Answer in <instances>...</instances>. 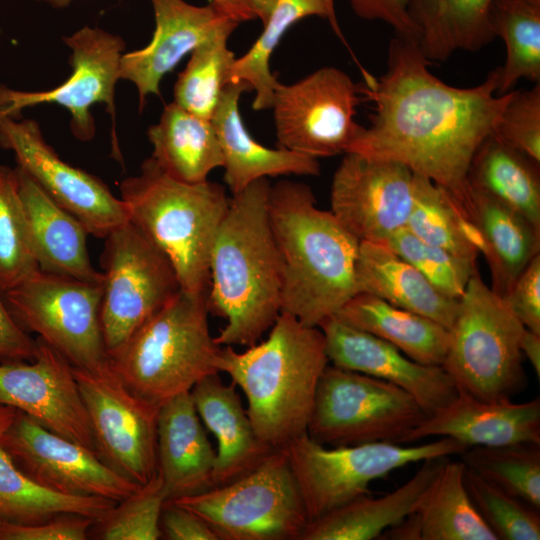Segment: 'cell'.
I'll list each match as a JSON object with an SVG mask.
<instances>
[{
	"label": "cell",
	"instance_id": "obj_12",
	"mask_svg": "<svg viewBox=\"0 0 540 540\" xmlns=\"http://www.w3.org/2000/svg\"><path fill=\"white\" fill-rule=\"evenodd\" d=\"M100 322L108 356L181 288L168 258L130 221L104 238Z\"/></svg>",
	"mask_w": 540,
	"mask_h": 540
},
{
	"label": "cell",
	"instance_id": "obj_19",
	"mask_svg": "<svg viewBox=\"0 0 540 540\" xmlns=\"http://www.w3.org/2000/svg\"><path fill=\"white\" fill-rule=\"evenodd\" d=\"M37 343L33 360L0 364V404L95 451L73 366L41 339Z\"/></svg>",
	"mask_w": 540,
	"mask_h": 540
},
{
	"label": "cell",
	"instance_id": "obj_52",
	"mask_svg": "<svg viewBox=\"0 0 540 540\" xmlns=\"http://www.w3.org/2000/svg\"><path fill=\"white\" fill-rule=\"evenodd\" d=\"M210 3L239 23L258 18L249 0H210Z\"/></svg>",
	"mask_w": 540,
	"mask_h": 540
},
{
	"label": "cell",
	"instance_id": "obj_21",
	"mask_svg": "<svg viewBox=\"0 0 540 540\" xmlns=\"http://www.w3.org/2000/svg\"><path fill=\"white\" fill-rule=\"evenodd\" d=\"M155 16L151 41L142 49L127 52L120 62V79L132 82L138 92L139 110L149 95L160 94L166 74L232 19L212 3L195 6L184 0H149Z\"/></svg>",
	"mask_w": 540,
	"mask_h": 540
},
{
	"label": "cell",
	"instance_id": "obj_25",
	"mask_svg": "<svg viewBox=\"0 0 540 540\" xmlns=\"http://www.w3.org/2000/svg\"><path fill=\"white\" fill-rule=\"evenodd\" d=\"M245 91H251L245 82L227 83L211 118L222 150L224 180L232 194L262 178L319 175L318 159L283 148L265 147L250 135L239 109L240 96Z\"/></svg>",
	"mask_w": 540,
	"mask_h": 540
},
{
	"label": "cell",
	"instance_id": "obj_9",
	"mask_svg": "<svg viewBox=\"0 0 540 540\" xmlns=\"http://www.w3.org/2000/svg\"><path fill=\"white\" fill-rule=\"evenodd\" d=\"M466 448L449 437L416 446L374 442L328 448L306 433L283 450L311 521L369 494L371 482L398 468L430 458L459 455Z\"/></svg>",
	"mask_w": 540,
	"mask_h": 540
},
{
	"label": "cell",
	"instance_id": "obj_55",
	"mask_svg": "<svg viewBox=\"0 0 540 540\" xmlns=\"http://www.w3.org/2000/svg\"><path fill=\"white\" fill-rule=\"evenodd\" d=\"M326 2V5H327V8L329 10V13H330V18H331V21H330V26L332 27L333 31L335 32V34L344 42L346 43L344 37H343V34L340 30V27H339V24H338V20H337V16H336V12H335V5H334V0H325Z\"/></svg>",
	"mask_w": 540,
	"mask_h": 540
},
{
	"label": "cell",
	"instance_id": "obj_27",
	"mask_svg": "<svg viewBox=\"0 0 540 540\" xmlns=\"http://www.w3.org/2000/svg\"><path fill=\"white\" fill-rule=\"evenodd\" d=\"M448 456L422 461L404 484L380 497H357L308 522L300 540L379 539L388 528L417 511Z\"/></svg>",
	"mask_w": 540,
	"mask_h": 540
},
{
	"label": "cell",
	"instance_id": "obj_30",
	"mask_svg": "<svg viewBox=\"0 0 540 540\" xmlns=\"http://www.w3.org/2000/svg\"><path fill=\"white\" fill-rule=\"evenodd\" d=\"M151 158L172 178L190 184L207 181L223 167V155L211 120L198 117L174 102L167 104L147 130Z\"/></svg>",
	"mask_w": 540,
	"mask_h": 540
},
{
	"label": "cell",
	"instance_id": "obj_28",
	"mask_svg": "<svg viewBox=\"0 0 540 540\" xmlns=\"http://www.w3.org/2000/svg\"><path fill=\"white\" fill-rule=\"evenodd\" d=\"M357 293L377 296L450 329L459 301L441 294L387 244L360 242L355 268Z\"/></svg>",
	"mask_w": 540,
	"mask_h": 540
},
{
	"label": "cell",
	"instance_id": "obj_35",
	"mask_svg": "<svg viewBox=\"0 0 540 540\" xmlns=\"http://www.w3.org/2000/svg\"><path fill=\"white\" fill-rule=\"evenodd\" d=\"M461 461L445 462L416 513L422 540H497L473 505Z\"/></svg>",
	"mask_w": 540,
	"mask_h": 540
},
{
	"label": "cell",
	"instance_id": "obj_24",
	"mask_svg": "<svg viewBox=\"0 0 540 540\" xmlns=\"http://www.w3.org/2000/svg\"><path fill=\"white\" fill-rule=\"evenodd\" d=\"M215 457L190 392L177 395L160 406L157 472L167 501L212 488Z\"/></svg>",
	"mask_w": 540,
	"mask_h": 540
},
{
	"label": "cell",
	"instance_id": "obj_54",
	"mask_svg": "<svg viewBox=\"0 0 540 540\" xmlns=\"http://www.w3.org/2000/svg\"><path fill=\"white\" fill-rule=\"evenodd\" d=\"M258 16V19L262 21L263 24L266 23L269 16L271 15L277 0H249Z\"/></svg>",
	"mask_w": 540,
	"mask_h": 540
},
{
	"label": "cell",
	"instance_id": "obj_41",
	"mask_svg": "<svg viewBox=\"0 0 540 540\" xmlns=\"http://www.w3.org/2000/svg\"><path fill=\"white\" fill-rule=\"evenodd\" d=\"M39 270L27 233L15 168L0 164V290Z\"/></svg>",
	"mask_w": 540,
	"mask_h": 540
},
{
	"label": "cell",
	"instance_id": "obj_29",
	"mask_svg": "<svg viewBox=\"0 0 540 540\" xmlns=\"http://www.w3.org/2000/svg\"><path fill=\"white\" fill-rule=\"evenodd\" d=\"M334 316L389 342L421 364L442 366L445 360L449 329L377 296L356 293Z\"/></svg>",
	"mask_w": 540,
	"mask_h": 540
},
{
	"label": "cell",
	"instance_id": "obj_43",
	"mask_svg": "<svg viewBox=\"0 0 540 540\" xmlns=\"http://www.w3.org/2000/svg\"><path fill=\"white\" fill-rule=\"evenodd\" d=\"M464 483L476 510L497 540H539V510L465 467Z\"/></svg>",
	"mask_w": 540,
	"mask_h": 540
},
{
	"label": "cell",
	"instance_id": "obj_7",
	"mask_svg": "<svg viewBox=\"0 0 540 540\" xmlns=\"http://www.w3.org/2000/svg\"><path fill=\"white\" fill-rule=\"evenodd\" d=\"M458 301L444 370L459 390L480 400L521 393L527 383L520 348L524 325L478 271Z\"/></svg>",
	"mask_w": 540,
	"mask_h": 540
},
{
	"label": "cell",
	"instance_id": "obj_11",
	"mask_svg": "<svg viewBox=\"0 0 540 540\" xmlns=\"http://www.w3.org/2000/svg\"><path fill=\"white\" fill-rule=\"evenodd\" d=\"M101 294V284L41 270L3 292L24 330L85 370L109 362L100 322Z\"/></svg>",
	"mask_w": 540,
	"mask_h": 540
},
{
	"label": "cell",
	"instance_id": "obj_26",
	"mask_svg": "<svg viewBox=\"0 0 540 540\" xmlns=\"http://www.w3.org/2000/svg\"><path fill=\"white\" fill-rule=\"evenodd\" d=\"M190 395L202 423L217 440L213 487L253 471L276 450L258 439L236 385L225 384L219 373L197 382Z\"/></svg>",
	"mask_w": 540,
	"mask_h": 540
},
{
	"label": "cell",
	"instance_id": "obj_23",
	"mask_svg": "<svg viewBox=\"0 0 540 540\" xmlns=\"http://www.w3.org/2000/svg\"><path fill=\"white\" fill-rule=\"evenodd\" d=\"M19 194L31 249L39 270L87 282H102L91 263L85 226L16 167Z\"/></svg>",
	"mask_w": 540,
	"mask_h": 540
},
{
	"label": "cell",
	"instance_id": "obj_49",
	"mask_svg": "<svg viewBox=\"0 0 540 540\" xmlns=\"http://www.w3.org/2000/svg\"><path fill=\"white\" fill-rule=\"evenodd\" d=\"M161 537L168 540H218L217 535L192 511L166 501L160 516Z\"/></svg>",
	"mask_w": 540,
	"mask_h": 540
},
{
	"label": "cell",
	"instance_id": "obj_8",
	"mask_svg": "<svg viewBox=\"0 0 540 540\" xmlns=\"http://www.w3.org/2000/svg\"><path fill=\"white\" fill-rule=\"evenodd\" d=\"M169 501L198 515L218 540H300L309 522L283 449L232 482Z\"/></svg>",
	"mask_w": 540,
	"mask_h": 540
},
{
	"label": "cell",
	"instance_id": "obj_40",
	"mask_svg": "<svg viewBox=\"0 0 540 540\" xmlns=\"http://www.w3.org/2000/svg\"><path fill=\"white\" fill-rule=\"evenodd\" d=\"M456 201L425 176L414 173L413 202L405 228L423 242L476 265L478 253L461 236Z\"/></svg>",
	"mask_w": 540,
	"mask_h": 540
},
{
	"label": "cell",
	"instance_id": "obj_13",
	"mask_svg": "<svg viewBox=\"0 0 540 540\" xmlns=\"http://www.w3.org/2000/svg\"><path fill=\"white\" fill-rule=\"evenodd\" d=\"M360 87L344 71L323 67L278 83L272 109L279 148L313 158L347 153L363 130L355 121Z\"/></svg>",
	"mask_w": 540,
	"mask_h": 540
},
{
	"label": "cell",
	"instance_id": "obj_44",
	"mask_svg": "<svg viewBox=\"0 0 540 540\" xmlns=\"http://www.w3.org/2000/svg\"><path fill=\"white\" fill-rule=\"evenodd\" d=\"M386 244L451 299L461 298L471 276L477 272L476 265L423 242L405 227L395 232Z\"/></svg>",
	"mask_w": 540,
	"mask_h": 540
},
{
	"label": "cell",
	"instance_id": "obj_45",
	"mask_svg": "<svg viewBox=\"0 0 540 540\" xmlns=\"http://www.w3.org/2000/svg\"><path fill=\"white\" fill-rule=\"evenodd\" d=\"M492 134L540 164V83L512 91Z\"/></svg>",
	"mask_w": 540,
	"mask_h": 540
},
{
	"label": "cell",
	"instance_id": "obj_32",
	"mask_svg": "<svg viewBox=\"0 0 540 540\" xmlns=\"http://www.w3.org/2000/svg\"><path fill=\"white\" fill-rule=\"evenodd\" d=\"M492 0H410L409 14L419 34L418 45L431 61H446L457 51L475 52L494 33L489 21Z\"/></svg>",
	"mask_w": 540,
	"mask_h": 540
},
{
	"label": "cell",
	"instance_id": "obj_50",
	"mask_svg": "<svg viewBox=\"0 0 540 540\" xmlns=\"http://www.w3.org/2000/svg\"><path fill=\"white\" fill-rule=\"evenodd\" d=\"M37 350V339L31 338L15 320L0 290V364L31 361Z\"/></svg>",
	"mask_w": 540,
	"mask_h": 540
},
{
	"label": "cell",
	"instance_id": "obj_3",
	"mask_svg": "<svg viewBox=\"0 0 540 540\" xmlns=\"http://www.w3.org/2000/svg\"><path fill=\"white\" fill-rule=\"evenodd\" d=\"M268 217L282 266L281 311L318 327L357 293L360 242L331 211L316 206L303 183L270 186Z\"/></svg>",
	"mask_w": 540,
	"mask_h": 540
},
{
	"label": "cell",
	"instance_id": "obj_16",
	"mask_svg": "<svg viewBox=\"0 0 540 540\" xmlns=\"http://www.w3.org/2000/svg\"><path fill=\"white\" fill-rule=\"evenodd\" d=\"M1 443L30 480L55 493L119 502L141 486L109 467L94 450L48 430L19 410Z\"/></svg>",
	"mask_w": 540,
	"mask_h": 540
},
{
	"label": "cell",
	"instance_id": "obj_56",
	"mask_svg": "<svg viewBox=\"0 0 540 540\" xmlns=\"http://www.w3.org/2000/svg\"><path fill=\"white\" fill-rule=\"evenodd\" d=\"M36 1L45 2L56 8H62V7L68 6L75 0H36Z\"/></svg>",
	"mask_w": 540,
	"mask_h": 540
},
{
	"label": "cell",
	"instance_id": "obj_33",
	"mask_svg": "<svg viewBox=\"0 0 540 540\" xmlns=\"http://www.w3.org/2000/svg\"><path fill=\"white\" fill-rule=\"evenodd\" d=\"M16 411L0 404V520L31 524L62 513L80 514L97 520L117 503L101 497L55 493L30 480L1 443V437Z\"/></svg>",
	"mask_w": 540,
	"mask_h": 540
},
{
	"label": "cell",
	"instance_id": "obj_10",
	"mask_svg": "<svg viewBox=\"0 0 540 540\" xmlns=\"http://www.w3.org/2000/svg\"><path fill=\"white\" fill-rule=\"evenodd\" d=\"M427 417L400 387L329 363L318 382L307 434L330 447L403 444Z\"/></svg>",
	"mask_w": 540,
	"mask_h": 540
},
{
	"label": "cell",
	"instance_id": "obj_20",
	"mask_svg": "<svg viewBox=\"0 0 540 540\" xmlns=\"http://www.w3.org/2000/svg\"><path fill=\"white\" fill-rule=\"evenodd\" d=\"M334 366L363 373L408 392L429 415L449 404L458 388L442 366L412 360L389 342L352 327L335 316L318 326Z\"/></svg>",
	"mask_w": 540,
	"mask_h": 540
},
{
	"label": "cell",
	"instance_id": "obj_6",
	"mask_svg": "<svg viewBox=\"0 0 540 540\" xmlns=\"http://www.w3.org/2000/svg\"><path fill=\"white\" fill-rule=\"evenodd\" d=\"M207 293L180 289L109 356V365L137 396L161 406L220 373L221 346L211 335Z\"/></svg>",
	"mask_w": 540,
	"mask_h": 540
},
{
	"label": "cell",
	"instance_id": "obj_37",
	"mask_svg": "<svg viewBox=\"0 0 540 540\" xmlns=\"http://www.w3.org/2000/svg\"><path fill=\"white\" fill-rule=\"evenodd\" d=\"M239 22L229 19L190 54L173 89L174 103L188 112L211 120L222 91L230 82L235 61L227 42Z\"/></svg>",
	"mask_w": 540,
	"mask_h": 540
},
{
	"label": "cell",
	"instance_id": "obj_39",
	"mask_svg": "<svg viewBox=\"0 0 540 540\" xmlns=\"http://www.w3.org/2000/svg\"><path fill=\"white\" fill-rule=\"evenodd\" d=\"M457 456L467 469L540 509V444L472 446Z\"/></svg>",
	"mask_w": 540,
	"mask_h": 540
},
{
	"label": "cell",
	"instance_id": "obj_34",
	"mask_svg": "<svg viewBox=\"0 0 540 540\" xmlns=\"http://www.w3.org/2000/svg\"><path fill=\"white\" fill-rule=\"evenodd\" d=\"M467 212L490 245L494 258L491 288L503 297L530 261L540 254V230L504 204L472 189Z\"/></svg>",
	"mask_w": 540,
	"mask_h": 540
},
{
	"label": "cell",
	"instance_id": "obj_53",
	"mask_svg": "<svg viewBox=\"0 0 540 540\" xmlns=\"http://www.w3.org/2000/svg\"><path fill=\"white\" fill-rule=\"evenodd\" d=\"M520 348L524 357L528 359L536 376L540 377V334L529 329L524 330Z\"/></svg>",
	"mask_w": 540,
	"mask_h": 540
},
{
	"label": "cell",
	"instance_id": "obj_14",
	"mask_svg": "<svg viewBox=\"0 0 540 540\" xmlns=\"http://www.w3.org/2000/svg\"><path fill=\"white\" fill-rule=\"evenodd\" d=\"M94 439L109 467L143 485L157 473L159 406L133 393L109 362L96 370L73 367Z\"/></svg>",
	"mask_w": 540,
	"mask_h": 540
},
{
	"label": "cell",
	"instance_id": "obj_2",
	"mask_svg": "<svg viewBox=\"0 0 540 540\" xmlns=\"http://www.w3.org/2000/svg\"><path fill=\"white\" fill-rule=\"evenodd\" d=\"M270 183L254 181L230 199L210 255L209 313L226 320L218 345L251 346L281 312L282 266L268 217Z\"/></svg>",
	"mask_w": 540,
	"mask_h": 540
},
{
	"label": "cell",
	"instance_id": "obj_4",
	"mask_svg": "<svg viewBox=\"0 0 540 540\" xmlns=\"http://www.w3.org/2000/svg\"><path fill=\"white\" fill-rule=\"evenodd\" d=\"M268 337L238 352L220 348L217 367L247 399L258 439L284 449L307 433L319 379L329 364L324 334L281 311Z\"/></svg>",
	"mask_w": 540,
	"mask_h": 540
},
{
	"label": "cell",
	"instance_id": "obj_1",
	"mask_svg": "<svg viewBox=\"0 0 540 540\" xmlns=\"http://www.w3.org/2000/svg\"><path fill=\"white\" fill-rule=\"evenodd\" d=\"M430 63L417 42L391 40L386 72L359 86L374 112L347 153L400 162L467 211L471 161L493 133L513 90L497 94L500 67L482 83L459 88L432 74Z\"/></svg>",
	"mask_w": 540,
	"mask_h": 540
},
{
	"label": "cell",
	"instance_id": "obj_51",
	"mask_svg": "<svg viewBox=\"0 0 540 540\" xmlns=\"http://www.w3.org/2000/svg\"><path fill=\"white\" fill-rule=\"evenodd\" d=\"M379 539L392 540H422L421 526L416 512L410 514L399 523L386 529Z\"/></svg>",
	"mask_w": 540,
	"mask_h": 540
},
{
	"label": "cell",
	"instance_id": "obj_38",
	"mask_svg": "<svg viewBox=\"0 0 540 540\" xmlns=\"http://www.w3.org/2000/svg\"><path fill=\"white\" fill-rule=\"evenodd\" d=\"M331 21L325 0H277L264 29L251 48L235 59L230 81H242L255 92L252 107L265 110L272 107L274 91L279 81L270 71V58L287 30L308 16Z\"/></svg>",
	"mask_w": 540,
	"mask_h": 540
},
{
	"label": "cell",
	"instance_id": "obj_48",
	"mask_svg": "<svg viewBox=\"0 0 540 540\" xmlns=\"http://www.w3.org/2000/svg\"><path fill=\"white\" fill-rule=\"evenodd\" d=\"M410 0H348L354 13L365 20L390 25L397 37L418 43L419 34L409 14Z\"/></svg>",
	"mask_w": 540,
	"mask_h": 540
},
{
	"label": "cell",
	"instance_id": "obj_5",
	"mask_svg": "<svg viewBox=\"0 0 540 540\" xmlns=\"http://www.w3.org/2000/svg\"><path fill=\"white\" fill-rule=\"evenodd\" d=\"M119 190L128 220L168 258L180 288L207 293L211 250L230 203L224 187L178 181L149 157Z\"/></svg>",
	"mask_w": 540,
	"mask_h": 540
},
{
	"label": "cell",
	"instance_id": "obj_17",
	"mask_svg": "<svg viewBox=\"0 0 540 540\" xmlns=\"http://www.w3.org/2000/svg\"><path fill=\"white\" fill-rule=\"evenodd\" d=\"M0 147L12 151L17 167L73 214L89 235L104 239L129 221L120 197L97 176L64 161L37 121L0 116Z\"/></svg>",
	"mask_w": 540,
	"mask_h": 540
},
{
	"label": "cell",
	"instance_id": "obj_47",
	"mask_svg": "<svg viewBox=\"0 0 540 540\" xmlns=\"http://www.w3.org/2000/svg\"><path fill=\"white\" fill-rule=\"evenodd\" d=\"M503 299L526 329L540 334V254L520 273Z\"/></svg>",
	"mask_w": 540,
	"mask_h": 540
},
{
	"label": "cell",
	"instance_id": "obj_22",
	"mask_svg": "<svg viewBox=\"0 0 540 540\" xmlns=\"http://www.w3.org/2000/svg\"><path fill=\"white\" fill-rule=\"evenodd\" d=\"M429 437H449L466 447L540 444V400L486 401L458 389L449 404L429 415L403 443Z\"/></svg>",
	"mask_w": 540,
	"mask_h": 540
},
{
	"label": "cell",
	"instance_id": "obj_46",
	"mask_svg": "<svg viewBox=\"0 0 540 540\" xmlns=\"http://www.w3.org/2000/svg\"><path fill=\"white\" fill-rule=\"evenodd\" d=\"M94 521L74 513L31 524L0 520V540H85Z\"/></svg>",
	"mask_w": 540,
	"mask_h": 540
},
{
	"label": "cell",
	"instance_id": "obj_18",
	"mask_svg": "<svg viewBox=\"0 0 540 540\" xmlns=\"http://www.w3.org/2000/svg\"><path fill=\"white\" fill-rule=\"evenodd\" d=\"M414 172L404 164L348 152L331 185V212L359 242L384 243L406 226Z\"/></svg>",
	"mask_w": 540,
	"mask_h": 540
},
{
	"label": "cell",
	"instance_id": "obj_31",
	"mask_svg": "<svg viewBox=\"0 0 540 540\" xmlns=\"http://www.w3.org/2000/svg\"><path fill=\"white\" fill-rule=\"evenodd\" d=\"M539 166L490 134L473 156L468 185L517 212L540 230Z\"/></svg>",
	"mask_w": 540,
	"mask_h": 540
},
{
	"label": "cell",
	"instance_id": "obj_15",
	"mask_svg": "<svg viewBox=\"0 0 540 540\" xmlns=\"http://www.w3.org/2000/svg\"><path fill=\"white\" fill-rule=\"evenodd\" d=\"M71 49L72 73L66 81L45 91L13 90L0 83V116L18 118L21 111L39 104H57L70 112V128L82 142L93 139L96 127L90 112L103 103L112 119V145L120 158L115 122V87L120 80V62L125 42L119 36L96 27L84 26L63 37Z\"/></svg>",
	"mask_w": 540,
	"mask_h": 540
},
{
	"label": "cell",
	"instance_id": "obj_42",
	"mask_svg": "<svg viewBox=\"0 0 540 540\" xmlns=\"http://www.w3.org/2000/svg\"><path fill=\"white\" fill-rule=\"evenodd\" d=\"M166 501L157 472L149 482L95 520L89 536L102 540H157L161 538L160 516Z\"/></svg>",
	"mask_w": 540,
	"mask_h": 540
},
{
	"label": "cell",
	"instance_id": "obj_36",
	"mask_svg": "<svg viewBox=\"0 0 540 540\" xmlns=\"http://www.w3.org/2000/svg\"><path fill=\"white\" fill-rule=\"evenodd\" d=\"M489 21L506 46L497 94L512 91L521 79L540 83V0H492Z\"/></svg>",
	"mask_w": 540,
	"mask_h": 540
}]
</instances>
